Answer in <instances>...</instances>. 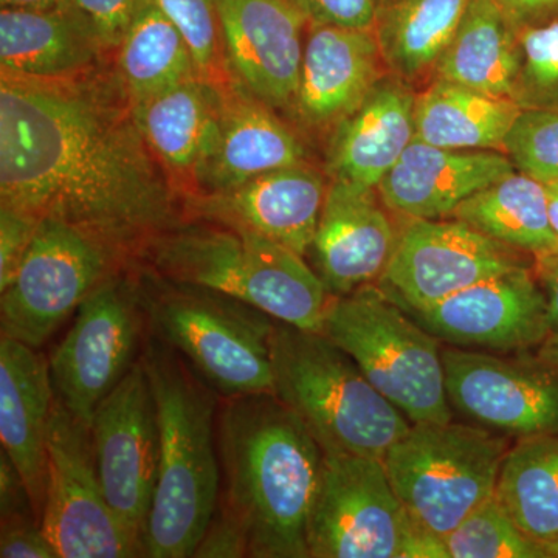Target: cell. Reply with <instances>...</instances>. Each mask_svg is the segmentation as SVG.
<instances>
[{
    "label": "cell",
    "mask_w": 558,
    "mask_h": 558,
    "mask_svg": "<svg viewBox=\"0 0 558 558\" xmlns=\"http://www.w3.org/2000/svg\"><path fill=\"white\" fill-rule=\"evenodd\" d=\"M0 201L76 227L120 263L182 223L178 186L143 138L130 98L94 72L2 73Z\"/></svg>",
    "instance_id": "6da1fadb"
},
{
    "label": "cell",
    "mask_w": 558,
    "mask_h": 558,
    "mask_svg": "<svg viewBox=\"0 0 558 558\" xmlns=\"http://www.w3.org/2000/svg\"><path fill=\"white\" fill-rule=\"evenodd\" d=\"M222 508L244 529L248 557L306 558L325 451L275 392L227 399L219 418Z\"/></svg>",
    "instance_id": "7a4b0ae2"
},
{
    "label": "cell",
    "mask_w": 558,
    "mask_h": 558,
    "mask_svg": "<svg viewBox=\"0 0 558 558\" xmlns=\"http://www.w3.org/2000/svg\"><path fill=\"white\" fill-rule=\"evenodd\" d=\"M159 416L160 454L143 550L193 557L218 510L220 465L215 389L178 352L153 336L142 355Z\"/></svg>",
    "instance_id": "3957f363"
},
{
    "label": "cell",
    "mask_w": 558,
    "mask_h": 558,
    "mask_svg": "<svg viewBox=\"0 0 558 558\" xmlns=\"http://www.w3.org/2000/svg\"><path fill=\"white\" fill-rule=\"evenodd\" d=\"M183 226L143 253L153 274L244 301L306 330H322L329 292L304 256L247 229Z\"/></svg>",
    "instance_id": "277c9868"
},
{
    "label": "cell",
    "mask_w": 558,
    "mask_h": 558,
    "mask_svg": "<svg viewBox=\"0 0 558 558\" xmlns=\"http://www.w3.org/2000/svg\"><path fill=\"white\" fill-rule=\"evenodd\" d=\"M274 392L325 453L384 459L413 427L332 340L317 330L275 323Z\"/></svg>",
    "instance_id": "5b68a950"
},
{
    "label": "cell",
    "mask_w": 558,
    "mask_h": 558,
    "mask_svg": "<svg viewBox=\"0 0 558 558\" xmlns=\"http://www.w3.org/2000/svg\"><path fill=\"white\" fill-rule=\"evenodd\" d=\"M137 282L153 336L178 352L208 387L227 399L274 392L277 319L233 296L153 271Z\"/></svg>",
    "instance_id": "8992f818"
},
{
    "label": "cell",
    "mask_w": 558,
    "mask_h": 558,
    "mask_svg": "<svg viewBox=\"0 0 558 558\" xmlns=\"http://www.w3.org/2000/svg\"><path fill=\"white\" fill-rule=\"evenodd\" d=\"M319 332L351 355L411 424L453 421L438 339L384 289L368 284L330 295Z\"/></svg>",
    "instance_id": "52a82bcc"
},
{
    "label": "cell",
    "mask_w": 558,
    "mask_h": 558,
    "mask_svg": "<svg viewBox=\"0 0 558 558\" xmlns=\"http://www.w3.org/2000/svg\"><path fill=\"white\" fill-rule=\"evenodd\" d=\"M510 449L506 436L468 424H413L384 457L388 478L411 519L446 538L495 494Z\"/></svg>",
    "instance_id": "ba28073f"
},
{
    "label": "cell",
    "mask_w": 558,
    "mask_h": 558,
    "mask_svg": "<svg viewBox=\"0 0 558 558\" xmlns=\"http://www.w3.org/2000/svg\"><path fill=\"white\" fill-rule=\"evenodd\" d=\"M120 264L76 227L40 220L20 270L0 292L2 336L39 349Z\"/></svg>",
    "instance_id": "9c48e42d"
},
{
    "label": "cell",
    "mask_w": 558,
    "mask_h": 558,
    "mask_svg": "<svg viewBox=\"0 0 558 558\" xmlns=\"http://www.w3.org/2000/svg\"><path fill=\"white\" fill-rule=\"evenodd\" d=\"M148 326L138 282L112 274L80 304L49 360L54 396L90 427L95 411L130 373Z\"/></svg>",
    "instance_id": "30bf717a"
},
{
    "label": "cell",
    "mask_w": 558,
    "mask_h": 558,
    "mask_svg": "<svg viewBox=\"0 0 558 558\" xmlns=\"http://www.w3.org/2000/svg\"><path fill=\"white\" fill-rule=\"evenodd\" d=\"M40 524L60 558L145 557L102 492L90 428L60 400L51 410Z\"/></svg>",
    "instance_id": "8fae6325"
},
{
    "label": "cell",
    "mask_w": 558,
    "mask_h": 558,
    "mask_svg": "<svg viewBox=\"0 0 558 558\" xmlns=\"http://www.w3.org/2000/svg\"><path fill=\"white\" fill-rule=\"evenodd\" d=\"M411 517L384 459L325 453L310 524L314 558H402Z\"/></svg>",
    "instance_id": "7c38bea8"
},
{
    "label": "cell",
    "mask_w": 558,
    "mask_h": 558,
    "mask_svg": "<svg viewBox=\"0 0 558 558\" xmlns=\"http://www.w3.org/2000/svg\"><path fill=\"white\" fill-rule=\"evenodd\" d=\"M532 264L534 256L492 240L462 220L409 219L381 282L392 300L418 311Z\"/></svg>",
    "instance_id": "4fadbf2b"
},
{
    "label": "cell",
    "mask_w": 558,
    "mask_h": 558,
    "mask_svg": "<svg viewBox=\"0 0 558 558\" xmlns=\"http://www.w3.org/2000/svg\"><path fill=\"white\" fill-rule=\"evenodd\" d=\"M89 428L102 492L121 523L143 546L157 486L160 433L157 403L142 357L102 400Z\"/></svg>",
    "instance_id": "5bb4252c"
},
{
    "label": "cell",
    "mask_w": 558,
    "mask_h": 558,
    "mask_svg": "<svg viewBox=\"0 0 558 558\" xmlns=\"http://www.w3.org/2000/svg\"><path fill=\"white\" fill-rule=\"evenodd\" d=\"M451 409L483 428L524 439L558 435V373L543 360L444 348Z\"/></svg>",
    "instance_id": "9a60e30c"
},
{
    "label": "cell",
    "mask_w": 558,
    "mask_h": 558,
    "mask_svg": "<svg viewBox=\"0 0 558 558\" xmlns=\"http://www.w3.org/2000/svg\"><path fill=\"white\" fill-rule=\"evenodd\" d=\"M532 266L484 279L409 314L454 348L509 354L539 347L549 328L545 295Z\"/></svg>",
    "instance_id": "2e32d148"
},
{
    "label": "cell",
    "mask_w": 558,
    "mask_h": 558,
    "mask_svg": "<svg viewBox=\"0 0 558 558\" xmlns=\"http://www.w3.org/2000/svg\"><path fill=\"white\" fill-rule=\"evenodd\" d=\"M231 76L274 109L292 106L306 40V17L293 0H218Z\"/></svg>",
    "instance_id": "e0dca14e"
},
{
    "label": "cell",
    "mask_w": 558,
    "mask_h": 558,
    "mask_svg": "<svg viewBox=\"0 0 558 558\" xmlns=\"http://www.w3.org/2000/svg\"><path fill=\"white\" fill-rule=\"evenodd\" d=\"M328 186L322 172L301 161L189 202L205 219L256 231L304 256L317 233Z\"/></svg>",
    "instance_id": "ac0fdd59"
},
{
    "label": "cell",
    "mask_w": 558,
    "mask_h": 558,
    "mask_svg": "<svg viewBox=\"0 0 558 558\" xmlns=\"http://www.w3.org/2000/svg\"><path fill=\"white\" fill-rule=\"evenodd\" d=\"M377 189L330 180L312 242L318 277L329 295H344L384 277L400 231Z\"/></svg>",
    "instance_id": "d6986e66"
},
{
    "label": "cell",
    "mask_w": 558,
    "mask_h": 558,
    "mask_svg": "<svg viewBox=\"0 0 558 558\" xmlns=\"http://www.w3.org/2000/svg\"><path fill=\"white\" fill-rule=\"evenodd\" d=\"M387 72L374 31L307 25L293 109L314 130L333 128Z\"/></svg>",
    "instance_id": "ffe728a7"
},
{
    "label": "cell",
    "mask_w": 558,
    "mask_h": 558,
    "mask_svg": "<svg viewBox=\"0 0 558 558\" xmlns=\"http://www.w3.org/2000/svg\"><path fill=\"white\" fill-rule=\"evenodd\" d=\"M515 172L501 150L447 149L414 138L377 191L407 219L451 218L473 194Z\"/></svg>",
    "instance_id": "44dd1931"
},
{
    "label": "cell",
    "mask_w": 558,
    "mask_h": 558,
    "mask_svg": "<svg viewBox=\"0 0 558 558\" xmlns=\"http://www.w3.org/2000/svg\"><path fill=\"white\" fill-rule=\"evenodd\" d=\"M416 94L409 81L385 73L365 100L332 128L330 180L377 189L416 138Z\"/></svg>",
    "instance_id": "7402d4cb"
},
{
    "label": "cell",
    "mask_w": 558,
    "mask_h": 558,
    "mask_svg": "<svg viewBox=\"0 0 558 558\" xmlns=\"http://www.w3.org/2000/svg\"><path fill=\"white\" fill-rule=\"evenodd\" d=\"M306 161V149L271 106L231 80L223 89L219 130L193 196L220 193L247 180Z\"/></svg>",
    "instance_id": "603a6c76"
},
{
    "label": "cell",
    "mask_w": 558,
    "mask_h": 558,
    "mask_svg": "<svg viewBox=\"0 0 558 558\" xmlns=\"http://www.w3.org/2000/svg\"><path fill=\"white\" fill-rule=\"evenodd\" d=\"M54 396L50 365L38 349L0 339V440L43 519L47 488V438Z\"/></svg>",
    "instance_id": "cb8c5ba5"
},
{
    "label": "cell",
    "mask_w": 558,
    "mask_h": 558,
    "mask_svg": "<svg viewBox=\"0 0 558 558\" xmlns=\"http://www.w3.org/2000/svg\"><path fill=\"white\" fill-rule=\"evenodd\" d=\"M226 84L202 75L131 102L140 132L178 190L193 196L219 130Z\"/></svg>",
    "instance_id": "d4e9b609"
},
{
    "label": "cell",
    "mask_w": 558,
    "mask_h": 558,
    "mask_svg": "<svg viewBox=\"0 0 558 558\" xmlns=\"http://www.w3.org/2000/svg\"><path fill=\"white\" fill-rule=\"evenodd\" d=\"M86 20L68 7L0 11L2 73L38 80H70L94 72L102 54Z\"/></svg>",
    "instance_id": "484cf974"
},
{
    "label": "cell",
    "mask_w": 558,
    "mask_h": 558,
    "mask_svg": "<svg viewBox=\"0 0 558 558\" xmlns=\"http://www.w3.org/2000/svg\"><path fill=\"white\" fill-rule=\"evenodd\" d=\"M520 68L519 33L492 0H470L433 78L495 98L512 97Z\"/></svg>",
    "instance_id": "4316f807"
},
{
    "label": "cell",
    "mask_w": 558,
    "mask_h": 558,
    "mask_svg": "<svg viewBox=\"0 0 558 558\" xmlns=\"http://www.w3.org/2000/svg\"><path fill=\"white\" fill-rule=\"evenodd\" d=\"M509 98H495L461 84L433 78L416 94V138L447 149L501 150L520 113Z\"/></svg>",
    "instance_id": "83f0119b"
},
{
    "label": "cell",
    "mask_w": 558,
    "mask_h": 558,
    "mask_svg": "<svg viewBox=\"0 0 558 558\" xmlns=\"http://www.w3.org/2000/svg\"><path fill=\"white\" fill-rule=\"evenodd\" d=\"M470 0H380L374 35L389 73L413 83L435 72Z\"/></svg>",
    "instance_id": "f1b7e54d"
},
{
    "label": "cell",
    "mask_w": 558,
    "mask_h": 558,
    "mask_svg": "<svg viewBox=\"0 0 558 558\" xmlns=\"http://www.w3.org/2000/svg\"><path fill=\"white\" fill-rule=\"evenodd\" d=\"M451 218L534 258L558 250L545 185L521 172H512L473 194Z\"/></svg>",
    "instance_id": "f546056e"
},
{
    "label": "cell",
    "mask_w": 558,
    "mask_h": 558,
    "mask_svg": "<svg viewBox=\"0 0 558 558\" xmlns=\"http://www.w3.org/2000/svg\"><path fill=\"white\" fill-rule=\"evenodd\" d=\"M495 497L539 545H558V435L519 439L499 470Z\"/></svg>",
    "instance_id": "4dcf8cb0"
},
{
    "label": "cell",
    "mask_w": 558,
    "mask_h": 558,
    "mask_svg": "<svg viewBox=\"0 0 558 558\" xmlns=\"http://www.w3.org/2000/svg\"><path fill=\"white\" fill-rule=\"evenodd\" d=\"M116 53L117 78L131 102L201 75L185 36L154 0L132 21Z\"/></svg>",
    "instance_id": "1f68e13d"
},
{
    "label": "cell",
    "mask_w": 558,
    "mask_h": 558,
    "mask_svg": "<svg viewBox=\"0 0 558 558\" xmlns=\"http://www.w3.org/2000/svg\"><path fill=\"white\" fill-rule=\"evenodd\" d=\"M449 558H548L546 546L529 538L495 494L472 510L446 537Z\"/></svg>",
    "instance_id": "d6a6232c"
},
{
    "label": "cell",
    "mask_w": 558,
    "mask_h": 558,
    "mask_svg": "<svg viewBox=\"0 0 558 558\" xmlns=\"http://www.w3.org/2000/svg\"><path fill=\"white\" fill-rule=\"evenodd\" d=\"M517 33L520 68L510 100L521 109L558 110V20Z\"/></svg>",
    "instance_id": "836d02e7"
},
{
    "label": "cell",
    "mask_w": 558,
    "mask_h": 558,
    "mask_svg": "<svg viewBox=\"0 0 558 558\" xmlns=\"http://www.w3.org/2000/svg\"><path fill=\"white\" fill-rule=\"evenodd\" d=\"M502 153L517 172L543 185L558 182V110L521 109L506 135Z\"/></svg>",
    "instance_id": "e575fe53"
},
{
    "label": "cell",
    "mask_w": 558,
    "mask_h": 558,
    "mask_svg": "<svg viewBox=\"0 0 558 558\" xmlns=\"http://www.w3.org/2000/svg\"><path fill=\"white\" fill-rule=\"evenodd\" d=\"M154 3L185 36L204 78L219 84L234 80L223 53L218 0H154Z\"/></svg>",
    "instance_id": "d590c367"
},
{
    "label": "cell",
    "mask_w": 558,
    "mask_h": 558,
    "mask_svg": "<svg viewBox=\"0 0 558 558\" xmlns=\"http://www.w3.org/2000/svg\"><path fill=\"white\" fill-rule=\"evenodd\" d=\"M149 0H72V7L90 25L102 49H119L124 33Z\"/></svg>",
    "instance_id": "8d00e7d4"
},
{
    "label": "cell",
    "mask_w": 558,
    "mask_h": 558,
    "mask_svg": "<svg viewBox=\"0 0 558 558\" xmlns=\"http://www.w3.org/2000/svg\"><path fill=\"white\" fill-rule=\"evenodd\" d=\"M40 220L21 209L0 205V292L9 288L20 270Z\"/></svg>",
    "instance_id": "74e56055"
},
{
    "label": "cell",
    "mask_w": 558,
    "mask_h": 558,
    "mask_svg": "<svg viewBox=\"0 0 558 558\" xmlns=\"http://www.w3.org/2000/svg\"><path fill=\"white\" fill-rule=\"evenodd\" d=\"M310 25L374 31L380 0H293Z\"/></svg>",
    "instance_id": "f35d334b"
},
{
    "label": "cell",
    "mask_w": 558,
    "mask_h": 558,
    "mask_svg": "<svg viewBox=\"0 0 558 558\" xmlns=\"http://www.w3.org/2000/svg\"><path fill=\"white\" fill-rule=\"evenodd\" d=\"M0 557L2 558H53V545L36 517L0 520Z\"/></svg>",
    "instance_id": "ab89813d"
},
{
    "label": "cell",
    "mask_w": 558,
    "mask_h": 558,
    "mask_svg": "<svg viewBox=\"0 0 558 558\" xmlns=\"http://www.w3.org/2000/svg\"><path fill=\"white\" fill-rule=\"evenodd\" d=\"M193 557L238 558L248 557V543L244 529L226 508H218Z\"/></svg>",
    "instance_id": "60d3db41"
},
{
    "label": "cell",
    "mask_w": 558,
    "mask_h": 558,
    "mask_svg": "<svg viewBox=\"0 0 558 558\" xmlns=\"http://www.w3.org/2000/svg\"><path fill=\"white\" fill-rule=\"evenodd\" d=\"M506 14L510 24L521 28L534 27L558 20V0H492Z\"/></svg>",
    "instance_id": "b9f144b4"
},
{
    "label": "cell",
    "mask_w": 558,
    "mask_h": 558,
    "mask_svg": "<svg viewBox=\"0 0 558 558\" xmlns=\"http://www.w3.org/2000/svg\"><path fill=\"white\" fill-rule=\"evenodd\" d=\"M532 269L545 295L549 336H558V250L535 256Z\"/></svg>",
    "instance_id": "7bdbcfd3"
},
{
    "label": "cell",
    "mask_w": 558,
    "mask_h": 558,
    "mask_svg": "<svg viewBox=\"0 0 558 558\" xmlns=\"http://www.w3.org/2000/svg\"><path fill=\"white\" fill-rule=\"evenodd\" d=\"M72 0H0L2 9L51 10L68 7Z\"/></svg>",
    "instance_id": "ee69618b"
},
{
    "label": "cell",
    "mask_w": 558,
    "mask_h": 558,
    "mask_svg": "<svg viewBox=\"0 0 558 558\" xmlns=\"http://www.w3.org/2000/svg\"><path fill=\"white\" fill-rule=\"evenodd\" d=\"M538 359L558 373V336H549L539 344Z\"/></svg>",
    "instance_id": "f6af8a7d"
},
{
    "label": "cell",
    "mask_w": 558,
    "mask_h": 558,
    "mask_svg": "<svg viewBox=\"0 0 558 558\" xmlns=\"http://www.w3.org/2000/svg\"><path fill=\"white\" fill-rule=\"evenodd\" d=\"M546 197H548V213L550 227L558 238V182L548 183L545 185Z\"/></svg>",
    "instance_id": "bcb514c9"
},
{
    "label": "cell",
    "mask_w": 558,
    "mask_h": 558,
    "mask_svg": "<svg viewBox=\"0 0 558 558\" xmlns=\"http://www.w3.org/2000/svg\"><path fill=\"white\" fill-rule=\"evenodd\" d=\"M549 557H558V545L549 546Z\"/></svg>",
    "instance_id": "7dc6e473"
}]
</instances>
